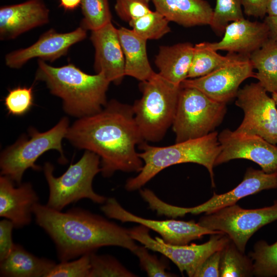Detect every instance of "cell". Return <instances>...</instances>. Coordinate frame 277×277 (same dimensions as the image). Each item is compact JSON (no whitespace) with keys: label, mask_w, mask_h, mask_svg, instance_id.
Wrapping results in <instances>:
<instances>
[{"label":"cell","mask_w":277,"mask_h":277,"mask_svg":"<svg viewBox=\"0 0 277 277\" xmlns=\"http://www.w3.org/2000/svg\"><path fill=\"white\" fill-rule=\"evenodd\" d=\"M65 138L76 148L98 155L104 177L116 171L140 172L143 167L135 148L145 141L132 106L112 100L100 112L78 118Z\"/></svg>","instance_id":"obj_1"},{"label":"cell","mask_w":277,"mask_h":277,"mask_svg":"<svg viewBox=\"0 0 277 277\" xmlns=\"http://www.w3.org/2000/svg\"><path fill=\"white\" fill-rule=\"evenodd\" d=\"M33 212L37 224L54 242L61 262L94 252L104 246H119L132 252L137 247L128 229L81 208L62 212L38 203Z\"/></svg>","instance_id":"obj_2"},{"label":"cell","mask_w":277,"mask_h":277,"mask_svg":"<svg viewBox=\"0 0 277 277\" xmlns=\"http://www.w3.org/2000/svg\"><path fill=\"white\" fill-rule=\"evenodd\" d=\"M35 80L44 82L62 100L64 111L78 118L100 112L108 103L110 82L103 74H88L72 64L55 67L39 59Z\"/></svg>","instance_id":"obj_3"},{"label":"cell","mask_w":277,"mask_h":277,"mask_svg":"<svg viewBox=\"0 0 277 277\" xmlns=\"http://www.w3.org/2000/svg\"><path fill=\"white\" fill-rule=\"evenodd\" d=\"M218 134L214 131L201 137L164 147L151 146L144 141L138 145L142 151L138 155L144 162L143 167L137 175L127 180L125 189L129 191L140 189L163 169L187 163L206 167L214 187L213 167L221 150Z\"/></svg>","instance_id":"obj_4"},{"label":"cell","mask_w":277,"mask_h":277,"mask_svg":"<svg viewBox=\"0 0 277 277\" xmlns=\"http://www.w3.org/2000/svg\"><path fill=\"white\" fill-rule=\"evenodd\" d=\"M140 89L142 95L132 105L135 122L145 141H160L172 125L181 86L155 73Z\"/></svg>","instance_id":"obj_5"},{"label":"cell","mask_w":277,"mask_h":277,"mask_svg":"<svg viewBox=\"0 0 277 277\" xmlns=\"http://www.w3.org/2000/svg\"><path fill=\"white\" fill-rule=\"evenodd\" d=\"M100 157L96 153L85 150L81 158L71 164L59 177L53 175L54 166L45 163L43 171L47 182L49 195L47 206L58 211L82 199H88L98 204H104L107 198L96 193L93 189L94 176L101 171Z\"/></svg>","instance_id":"obj_6"},{"label":"cell","mask_w":277,"mask_h":277,"mask_svg":"<svg viewBox=\"0 0 277 277\" xmlns=\"http://www.w3.org/2000/svg\"><path fill=\"white\" fill-rule=\"evenodd\" d=\"M69 127V120L64 117L51 129L40 132L33 127L29 129L28 136L23 135L12 145L6 148L0 157L1 174L19 185L25 171L31 168L39 171L41 168L36 162L45 152L56 150L60 153V162L65 164L62 145Z\"/></svg>","instance_id":"obj_7"},{"label":"cell","mask_w":277,"mask_h":277,"mask_svg":"<svg viewBox=\"0 0 277 277\" xmlns=\"http://www.w3.org/2000/svg\"><path fill=\"white\" fill-rule=\"evenodd\" d=\"M226 103L216 102L198 89L182 87L172 124L175 143L204 136L222 122Z\"/></svg>","instance_id":"obj_8"},{"label":"cell","mask_w":277,"mask_h":277,"mask_svg":"<svg viewBox=\"0 0 277 277\" xmlns=\"http://www.w3.org/2000/svg\"><path fill=\"white\" fill-rule=\"evenodd\" d=\"M276 220L277 200L271 206L257 209H244L233 204L205 214L198 223L209 230L226 234L244 253L251 236L261 227Z\"/></svg>","instance_id":"obj_9"},{"label":"cell","mask_w":277,"mask_h":277,"mask_svg":"<svg viewBox=\"0 0 277 277\" xmlns=\"http://www.w3.org/2000/svg\"><path fill=\"white\" fill-rule=\"evenodd\" d=\"M149 229L142 225L128 229L131 237L148 249L159 252L171 260L183 273L190 277L194 275L205 260L214 252L222 250L230 241L225 233L212 234L209 241L197 245H176L167 243L162 239H154L149 234Z\"/></svg>","instance_id":"obj_10"},{"label":"cell","mask_w":277,"mask_h":277,"mask_svg":"<svg viewBox=\"0 0 277 277\" xmlns=\"http://www.w3.org/2000/svg\"><path fill=\"white\" fill-rule=\"evenodd\" d=\"M235 105L244 113V118L235 131L259 135L273 144H277V108L267 91L258 83L239 89Z\"/></svg>","instance_id":"obj_11"},{"label":"cell","mask_w":277,"mask_h":277,"mask_svg":"<svg viewBox=\"0 0 277 277\" xmlns=\"http://www.w3.org/2000/svg\"><path fill=\"white\" fill-rule=\"evenodd\" d=\"M253 69L249 56L231 53L223 65L203 76L187 78L180 86L196 88L214 101L227 103L236 97L243 81L255 77Z\"/></svg>","instance_id":"obj_12"},{"label":"cell","mask_w":277,"mask_h":277,"mask_svg":"<svg viewBox=\"0 0 277 277\" xmlns=\"http://www.w3.org/2000/svg\"><path fill=\"white\" fill-rule=\"evenodd\" d=\"M221 150L214 166L235 159H246L268 173L277 172V146L262 137L226 129L218 134Z\"/></svg>","instance_id":"obj_13"},{"label":"cell","mask_w":277,"mask_h":277,"mask_svg":"<svg viewBox=\"0 0 277 277\" xmlns=\"http://www.w3.org/2000/svg\"><path fill=\"white\" fill-rule=\"evenodd\" d=\"M104 204L101 210L108 217L144 225L160 234L165 242L172 245H187L204 235L222 233L209 230L194 221H159L141 217L125 209L114 197L107 199Z\"/></svg>","instance_id":"obj_14"},{"label":"cell","mask_w":277,"mask_h":277,"mask_svg":"<svg viewBox=\"0 0 277 277\" xmlns=\"http://www.w3.org/2000/svg\"><path fill=\"white\" fill-rule=\"evenodd\" d=\"M277 188V172L268 173L262 170L249 167L243 180L235 188L225 193L215 192L207 201L198 206L185 208L170 205L168 213L171 217H182L187 213L199 214L209 213L217 209L235 204L240 199L257 193L264 190Z\"/></svg>","instance_id":"obj_15"},{"label":"cell","mask_w":277,"mask_h":277,"mask_svg":"<svg viewBox=\"0 0 277 277\" xmlns=\"http://www.w3.org/2000/svg\"><path fill=\"white\" fill-rule=\"evenodd\" d=\"M86 36V30L82 26L65 33H57L51 29L31 46L7 54L5 57L6 65L11 68H19L34 57L53 62L65 55L71 46L83 41Z\"/></svg>","instance_id":"obj_16"},{"label":"cell","mask_w":277,"mask_h":277,"mask_svg":"<svg viewBox=\"0 0 277 277\" xmlns=\"http://www.w3.org/2000/svg\"><path fill=\"white\" fill-rule=\"evenodd\" d=\"M90 40L95 48L94 68L111 82L119 85L125 74V58L117 33L111 22L92 31Z\"/></svg>","instance_id":"obj_17"},{"label":"cell","mask_w":277,"mask_h":277,"mask_svg":"<svg viewBox=\"0 0 277 277\" xmlns=\"http://www.w3.org/2000/svg\"><path fill=\"white\" fill-rule=\"evenodd\" d=\"M39 198L30 183L15 187L8 176H0V216L11 221L14 227L30 223L34 206Z\"/></svg>","instance_id":"obj_18"},{"label":"cell","mask_w":277,"mask_h":277,"mask_svg":"<svg viewBox=\"0 0 277 277\" xmlns=\"http://www.w3.org/2000/svg\"><path fill=\"white\" fill-rule=\"evenodd\" d=\"M269 38V29L264 22L250 21L243 18L230 23L222 39L209 43V45L216 51L225 50L249 57Z\"/></svg>","instance_id":"obj_19"},{"label":"cell","mask_w":277,"mask_h":277,"mask_svg":"<svg viewBox=\"0 0 277 277\" xmlns=\"http://www.w3.org/2000/svg\"><path fill=\"white\" fill-rule=\"evenodd\" d=\"M49 10L42 0L25 2L0 8V38L11 39L49 22Z\"/></svg>","instance_id":"obj_20"},{"label":"cell","mask_w":277,"mask_h":277,"mask_svg":"<svg viewBox=\"0 0 277 277\" xmlns=\"http://www.w3.org/2000/svg\"><path fill=\"white\" fill-rule=\"evenodd\" d=\"M169 22L186 27L210 25L213 9L205 0H151Z\"/></svg>","instance_id":"obj_21"},{"label":"cell","mask_w":277,"mask_h":277,"mask_svg":"<svg viewBox=\"0 0 277 277\" xmlns=\"http://www.w3.org/2000/svg\"><path fill=\"white\" fill-rule=\"evenodd\" d=\"M193 50L194 46L187 42L161 46L154 61L159 74L180 86L188 78Z\"/></svg>","instance_id":"obj_22"},{"label":"cell","mask_w":277,"mask_h":277,"mask_svg":"<svg viewBox=\"0 0 277 277\" xmlns=\"http://www.w3.org/2000/svg\"><path fill=\"white\" fill-rule=\"evenodd\" d=\"M117 33L124 55L125 76L141 82L150 78L155 72L148 61L147 40L123 27L117 29Z\"/></svg>","instance_id":"obj_23"},{"label":"cell","mask_w":277,"mask_h":277,"mask_svg":"<svg viewBox=\"0 0 277 277\" xmlns=\"http://www.w3.org/2000/svg\"><path fill=\"white\" fill-rule=\"evenodd\" d=\"M56 264L52 260L38 258L14 244L9 254L0 261L1 276L47 277Z\"/></svg>","instance_id":"obj_24"},{"label":"cell","mask_w":277,"mask_h":277,"mask_svg":"<svg viewBox=\"0 0 277 277\" xmlns=\"http://www.w3.org/2000/svg\"><path fill=\"white\" fill-rule=\"evenodd\" d=\"M249 59L256 70L255 77L267 91L277 92V41L269 38L259 49L252 52Z\"/></svg>","instance_id":"obj_25"},{"label":"cell","mask_w":277,"mask_h":277,"mask_svg":"<svg viewBox=\"0 0 277 277\" xmlns=\"http://www.w3.org/2000/svg\"><path fill=\"white\" fill-rule=\"evenodd\" d=\"M220 272L221 277L252 276L253 261L230 240L221 250Z\"/></svg>","instance_id":"obj_26"},{"label":"cell","mask_w":277,"mask_h":277,"mask_svg":"<svg viewBox=\"0 0 277 277\" xmlns=\"http://www.w3.org/2000/svg\"><path fill=\"white\" fill-rule=\"evenodd\" d=\"M231 53L223 56L211 48L209 42L194 46L193 54L188 78H194L205 75L225 63Z\"/></svg>","instance_id":"obj_27"},{"label":"cell","mask_w":277,"mask_h":277,"mask_svg":"<svg viewBox=\"0 0 277 277\" xmlns=\"http://www.w3.org/2000/svg\"><path fill=\"white\" fill-rule=\"evenodd\" d=\"M248 256L253 261L254 275L277 276V241L271 245L263 240L257 242Z\"/></svg>","instance_id":"obj_28"},{"label":"cell","mask_w":277,"mask_h":277,"mask_svg":"<svg viewBox=\"0 0 277 277\" xmlns=\"http://www.w3.org/2000/svg\"><path fill=\"white\" fill-rule=\"evenodd\" d=\"M169 22L155 10L130 21L129 25L136 34L147 41L160 39L170 32Z\"/></svg>","instance_id":"obj_29"},{"label":"cell","mask_w":277,"mask_h":277,"mask_svg":"<svg viewBox=\"0 0 277 277\" xmlns=\"http://www.w3.org/2000/svg\"><path fill=\"white\" fill-rule=\"evenodd\" d=\"M81 7L83 18L81 26L94 31L111 22L108 0H82Z\"/></svg>","instance_id":"obj_30"},{"label":"cell","mask_w":277,"mask_h":277,"mask_svg":"<svg viewBox=\"0 0 277 277\" xmlns=\"http://www.w3.org/2000/svg\"><path fill=\"white\" fill-rule=\"evenodd\" d=\"M244 18L240 0H216L210 26L217 35L224 34L231 22Z\"/></svg>","instance_id":"obj_31"},{"label":"cell","mask_w":277,"mask_h":277,"mask_svg":"<svg viewBox=\"0 0 277 277\" xmlns=\"http://www.w3.org/2000/svg\"><path fill=\"white\" fill-rule=\"evenodd\" d=\"M90 270L89 277L137 276L124 267L116 259L110 255L90 253Z\"/></svg>","instance_id":"obj_32"},{"label":"cell","mask_w":277,"mask_h":277,"mask_svg":"<svg viewBox=\"0 0 277 277\" xmlns=\"http://www.w3.org/2000/svg\"><path fill=\"white\" fill-rule=\"evenodd\" d=\"M33 101L32 86H18L9 90L4 98V105L9 114L22 116L30 111Z\"/></svg>","instance_id":"obj_33"},{"label":"cell","mask_w":277,"mask_h":277,"mask_svg":"<svg viewBox=\"0 0 277 277\" xmlns=\"http://www.w3.org/2000/svg\"><path fill=\"white\" fill-rule=\"evenodd\" d=\"M90 270V258L88 253L77 260L56 264L47 277H89Z\"/></svg>","instance_id":"obj_34"},{"label":"cell","mask_w":277,"mask_h":277,"mask_svg":"<svg viewBox=\"0 0 277 277\" xmlns=\"http://www.w3.org/2000/svg\"><path fill=\"white\" fill-rule=\"evenodd\" d=\"M145 246H137L133 253L139 259L141 268L150 277H172L175 274L166 271L168 266L164 261L159 260L155 255L150 254Z\"/></svg>","instance_id":"obj_35"},{"label":"cell","mask_w":277,"mask_h":277,"mask_svg":"<svg viewBox=\"0 0 277 277\" xmlns=\"http://www.w3.org/2000/svg\"><path fill=\"white\" fill-rule=\"evenodd\" d=\"M151 0H116L115 11L122 20L130 22L150 12Z\"/></svg>","instance_id":"obj_36"},{"label":"cell","mask_w":277,"mask_h":277,"mask_svg":"<svg viewBox=\"0 0 277 277\" xmlns=\"http://www.w3.org/2000/svg\"><path fill=\"white\" fill-rule=\"evenodd\" d=\"M14 227L13 223L8 219L0 221V261L9 255L14 247L12 239Z\"/></svg>","instance_id":"obj_37"},{"label":"cell","mask_w":277,"mask_h":277,"mask_svg":"<svg viewBox=\"0 0 277 277\" xmlns=\"http://www.w3.org/2000/svg\"><path fill=\"white\" fill-rule=\"evenodd\" d=\"M221 250L216 251L208 257L197 268L193 277L220 276Z\"/></svg>","instance_id":"obj_38"},{"label":"cell","mask_w":277,"mask_h":277,"mask_svg":"<svg viewBox=\"0 0 277 277\" xmlns=\"http://www.w3.org/2000/svg\"><path fill=\"white\" fill-rule=\"evenodd\" d=\"M244 13L248 16L263 17L266 14L267 0H240Z\"/></svg>","instance_id":"obj_39"},{"label":"cell","mask_w":277,"mask_h":277,"mask_svg":"<svg viewBox=\"0 0 277 277\" xmlns=\"http://www.w3.org/2000/svg\"><path fill=\"white\" fill-rule=\"evenodd\" d=\"M264 22L268 26L269 38L277 41V16H267Z\"/></svg>","instance_id":"obj_40"},{"label":"cell","mask_w":277,"mask_h":277,"mask_svg":"<svg viewBox=\"0 0 277 277\" xmlns=\"http://www.w3.org/2000/svg\"><path fill=\"white\" fill-rule=\"evenodd\" d=\"M82 0H59L60 6L65 10L72 11L77 8Z\"/></svg>","instance_id":"obj_41"},{"label":"cell","mask_w":277,"mask_h":277,"mask_svg":"<svg viewBox=\"0 0 277 277\" xmlns=\"http://www.w3.org/2000/svg\"><path fill=\"white\" fill-rule=\"evenodd\" d=\"M266 14L269 16H277V0H267Z\"/></svg>","instance_id":"obj_42"},{"label":"cell","mask_w":277,"mask_h":277,"mask_svg":"<svg viewBox=\"0 0 277 277\" xmlns=\"http://www.w3.org/2000/svg\"><path fill=\"white\" fill-rule=\"evenodd\" d=\"M271 94H272V97L273 98V99L274 100L275 103L276 108H277V92L272 93Z\"/></svg>","instance_id":"obj_43"}]
</instances>
